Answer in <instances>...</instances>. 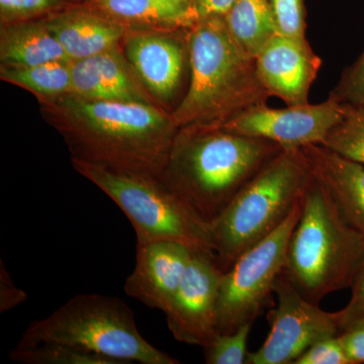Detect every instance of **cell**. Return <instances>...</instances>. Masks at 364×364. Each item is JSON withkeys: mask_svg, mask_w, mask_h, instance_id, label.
Returning <instances> with one entry per match:
<instances>
[{"mask_svg": "<svg viewBox=\"0 0 364 364\" xmlns=\"http://www.w3.org/2000/svg\"><path fill=\"white\" fill-rule=\"evenodd\" d=\"M364 263V238L344 221L314 179L303 198L282 273L314 304L350 289Z\"/></svg>", "mask_w": 364, "mask_h": 364, "instance_id": "4", "label": "cell"}, {"mask_svg": "<svg viewBox=\"0 0 364 364\" xmlns=\"http://www.w3.org/2000/svg\"><path fill=\"white\" fill-rule=\"evenodd\" d=\"M0 75L7 82L26 88L40 97H62L71 93V62H50L23 68L1 66Z\"/></svg>", "mask_w": 364, "mask_h": 364, "instance_id": "21", "label": "cell"}, {"mask_svg": "<svg viewBox=\"0 0 364 364\" xmlns=\"http://www.w3.org/2000/svg\"><path fill=\"white\" fill-rule=\"evenodd\" d=\"M252 324H244L234 332L218 334L205 350V360L208 364H243L249 352L247 343Z\"/></svg>", "mask_w": 364, "mask_h": 364, "instance_id": "24", "label": "cell"}, {"mask_svg": "<svg viewBox=\"0 0 364 364\" xmlns=\"http://www.w3.org/2000/svg\"><path fill=\"white\" fill-rule=\"evenodd\" d=\"M191 1H193V0H191Z\"/></svg>", "mask_w": 364, "mask_h": 364, "instance_id": "33", "label": "cell"}, {"mask_svg": "<svg viewBox=\"0 0 364 364\" xmlns=\"http://www.w3.org/2000/svg\"><path fill=\"white\" fill-rule=\"evenodd\" d=\"M41 343L71 345L119 364L181 363L144 338L133 311L123 299L105 294L73 296L51 315L28 326L18 345Z\"/></svg>", "mask_w": 364, "mask_h": 364, "instance_id": "6", "label": "cell"}, {"mask_svg": "<svg viewBox=\"0 0 364 364\" xmlns=\"http://www.w3.org/2000/svg\"><path fill=\"white\" fill-rule=\"evenodd\" d=\"M312 181L301 148L282 149L237 193L210 224L213 251L223 272L286 221Z\"/></svg>", "mask_w": 364, "mask_h": 364, "instance_id": "5", "label": "cell"}, {"mask_svg": "<svg viewBox=\"0 0 364 364\" xmlns=\"http://www.w3.org/2000/svg\"><path fill=\"white\" fill-rule=\"evenodd\" d=\"M224 20L234 40L254 58L279 33L270 0H236Z\"/></svg>", "mask_w": 364, "mask_h": 364, "instance_id": "20", "label": "cell"}, {"mask_svg": "<svg viewBox=\"0 0 364 364\" xmlns=\"http://www.w3.org/2000/svg\"><path fill=\"white\" fill-rule=\"evenodd\" d=\"M294 364H352L344 350L343 345L336 336L328 337L306 349Z\"/></svg>", "mask_w": 364, "mask_h": 364, "instance_id": "26", "label": "cell"}, {"mask_svg": "<svg viewBox=\"0 0 364 364\" xmlns=\"http://www.w3.org/2000/svg\"><path fill=\"white\" fill-rule=\"evenodd\" d=\"M71 73L74 97L149 104L117 49L71 62Z\"/></svg>", "mask_w": 364, "mask_h": 364, "instance_id": "16", "label": "cell"}, {"mask_svg": "<svg viewBox=\"0 0 364 364\" xmlns=\"http://www.w3.org/2000/svg\"><path fill=\"white\" fill-rule=\"evenodd\" d=\"M301 207L303 200L272 234L242 254L229 270L223 272L218 301L219 334L234 332L247 323L253 324L259 315L284 270L287 245Z\"/></svg>", "mask_w": 364, "mask_h": 364, "instance_id": "8", "label": "cell"}, {"mask_svg": "<svg viewBox=\"0 0 364 364\" xmlns=\"http://www.w3.org/2000/svg\"><path fill=\"white\" fill-rule=\"evenodd\" d=\"M330 97L344 105H364V53L344 74Z\"/></svg>", "mask_w": 364, "mask_h": 364, "instance_id": "28", "label": "cell"}, {"mask_svg": "<svg viewBox=\"0 0 364 364\" xmlns=\"http://www.w3.org/2000/svg\"><path fill=\"white\" fill-rule=\"evenodd\" d=\"M314 179L325 189L344 221L364 238V164L321 144L301 148Z\"/></svg>", "mask_w": 364, "mask_h": 364, "instance_id": "14", "label": "cell"}, {"mask_svg": "<svg viewBox=\"0 0 364 364\" xmlns=\"http://www.w3.org/2000/svg\"><path fill=\"white\" fill-rule=\"evenodd\" d=\"M61 4L62 0H0V14L4 23H18L53 11Z\"/></svg>", "mask_w": 364, "mask_h": 364, "instance_id": "27", "label": "cell"}, {"mask_svg": "<svg viewBox=\"0 0 364 364\" xmlns=\"http://www.w3.org/2000/svg\"><path fill=\"white\" fill-rule=\"evenodd\" d=\"M191 255V249L177 242L136 243V264L124 282V293L149 308L166 312Z\"/></svg>", "mask_w": 364, "mask_h": 364, "instance_id": "13", "label": "cell"}, {"mask_svg": "<svg viewBox=\"0 0 364 364\" xmlns=\"http://www.w3.org/2000/svg\"><path fill=\"white\" fill-rule=\"evenodd\" d=\"M222 274L214 252L193 251L181 286L164 313L169 331L177 341L205 348L219 334Z\"/></svg>", "mask_w": 364, "mask_h": 364, "instance_id": "11", "label": "cell"}, {"mask_svg": "<svg viewBox=\"0 0 364 364\" xmlns=\"http://www.w3.org/2000/svg\"><path fill=\"white\" fill-rule=\"evenodd\" d=\"M191 83L172 121L176 128L218 127L251 107L265 105L268 95L256 61L238 45L224 18L196 21L189 28Z\"/></svg>", "mask_w": 364, "mask_h": 364, "instance_id": "3", "label": "cell"}, {"mask_svg": "<svg viewBox=\"0 0 364 364\" xmlns=\"http://www.w3.org/2000/svg\"><path fill=\"white\" fill-rule=\"evenodd\" d=\"M282 149L265 139L189 127L176 136L158 178L210 225Z\"/></svg>", "mask_w": 364, "mask_h": 364, "instance_id": "1", "label": "cell"}, {"mask_svg": "<svg viewBox=\"0 0 364 364\" xmlns=\"http://www.w3.org/2000/svg\"><path fill=\"white\" fill-rule=\"evenodd\" d=\"M322 145L364 164V105H346L343 119L328 134Z\"/></svg>", "mask_w": 364, "mask_h": 364, "instance_id": "23", "label": "cell"}, {"mask_svg": "<svg viewBox=\"0 0 364 364\" xmlns=\"http://www.w3.org/2000/svg\"><path fill=\"white\" fill-rule=\"evenodd\" d=\"M9 359L23 364H119L114 359L63 343L16 346Z\"/></svg>", "mask_w": 364, "mask_h": 364, "instance_id": "22", "label": "cell"}, {"mask_svg": "<svg viewBox=\"0 0 364 364\" xmlns=\"http://www.w3.org/2000/svg\"><path fill=\"white\" fill-rule=\"evenodd\" d=\"M69 140L77 159L112 171L159 177L176 141L171 117L146 102L90 100L65 95Z\"/></svg>", "mask_w": 364, "mask_h": 364, "instance_id": "2", "label": "cell"}, {"mask_svg": "<svg viewBox=\"0 0 364 364\" xmlns=\"http://www.w3.org/2000/svg\"><path fill=\"white\" fill-rule=\"evenodd\" d=\"M270 311V331L259 349L249 352L246 364H294L316 342L340 334V312H327L303 296L286 275L277 277Z\"/></svg>", "mask_w": 364, "mask_h": 364, "instance_id": "9", "label": "cell"}, {"mask_svg": "<svg viewBox=\"0 0 364 364\" xmlns=\"http://www.w3.org/2000/svg\"><path fill=\"white\" fill-rule=\"evenodd\" d=\"M346 105L329 97L322 104L270 109L267 104L251 107L214 128L237 135L265 139L284 149L311 144L322 145L328 134L343 119Z\"/></svg>", "mask_w": 364, "mask_h": 364, "instance_id": "10", "label": "cell"}, {"mask_svg": "<svg viewBox=\"0 0 364 364\" xmlns=\"http://www.w3.org/2000/svg\"><path fill=\"white\" fill-rule=\"evenodd\" d=\"M26 294L14 286L13 280L9 277L4 263H1L0 272V312H7L14 306L21 305L26 301Z\"/></svg>", "mask_w": 364, "mask_h": 364, "instance_id": "31", "label": "cell"}, {"mask_svg": "<svg viewBox=\"0 0 364 364\" xmlns=\"http://www.w3.org/2000/svg\"><path fill=\"white\" fill-rule=\"evenodd\" d=\"M127 57L148 90L162 100L173 97L181 85L184 54L181 45L158 33H134L126 44Z\"/></svg>", "mask_w": 364, "mask_h": 364, "instance_id": "15", "label": "cell"}, {"mask_svg": "<svg viewBox=\"0 0 364 364\" xmlns=\"http://www.w3.org/2000/svg\"><path fill=\"white\" fill-rule=\"evenodd\" d=\"M74 167L116 203L136 232V243L173 241L193 251H213L203 222L158 177L112 171L74 158Z\"/></svg>", "mask_w": 364, "mask_h": 364, "instance_id": "7", "label": "cell"}, {"mask_svg": "<svg viewBox=\"0 0 364 364\" xmlns=\"http://www.w3.org/2000/svg\"><path fill=\"white\" fill-rule=\"evenodd\" d=\"M236 0H193V13L196 23L210 18H224Z\"/></svg>", "mask_w": 364, "mask_h": 364, "instance_id": "32", "label": "cell"}, {"mask_svg": "<svg viewBox=\"0 0 364 364\" xmlns=\"http://www.w3.org/2000/svg\"><path fill=\"white\" fill-rule=\"evenodd\" d=\"M339 338L351 363H364V322L343 330L340 333Z\"/></svg>", "mask_w": 364, "mask_h": 364, "instance_id": "30", "label": "cell"}, {"mask_svg": "<svg viewBox=\"0 0 364 364\" xmlns=\"http://www.w3.org/2000/svg\"><path fill=\"white\" fill-rule=\"evenodd\" d=\"M114 20L166 26L191 28L196 20L191 0H90Z\"/></svg>", "mask_w": 364, "mask_h": 364, "instance_id": "19", "label": "cell"}, {"mask_svg": "<svg viewBox=\"0 0 364 364\" xmlns=\"http://www.w3.org/2000/svg\"><path fill=\"white\" fill-rule=\"evenodd\" d=\"M348 304L340 312V333L350 326L364 322V263L350 287Z\"/></svg>", "mask_w": 364, "mask_h": 364, "instance_id": "29", "label": "cell"}, {"mask_svg": "<svg viewBox=\"0 0 364 364\" xmlns=\"http://www.w3.org/2000/svg\"><path fill=\"white\" fill-rule=\"evenodd\" d=\"M1 66L23 68L68 61L65 51L45 21H18L2 28Z\"/></svg>", "mask_w": 364, "mask_h": 364, "instance_id": "18", "label": "cell"}, {"mask_svg": "<svg viewBox=\"0 0 364 364\" xmlns=\"http://www.w3.org/2000/svg\"><path fill=\"white\" fill-rule=\"evenodd\" d=\"M71 62L117 49L123 38L119 21L86 9H70L46 21Z\"/></svg>", "mask_w": 364, "mask_h": 364, "instance_id": "17", "label": "cell"}, {"mask_svg": "<svg viewBox=\"0 0 364 364\" xmlns=\"http://www.w3.org/2000/svg\"><path fill=\"white\" fill-rule=\"evenodd\" d=\"M277 32L287 37L306 39L304 0H270Z\"/></svg>", "mask_w": 364, "mask_h": 364, "instance_id": "25", "label": "cell"}, {"mask_svg": "<svg viewBox=\"0 0 364 364\" xmlns=\"http://www.w3.org/2000/svg\"><path fill=\"white\" fill-rule=\"evenodd\" d=\"M255 61L261 83L270 97H279L287 107L309 104V92L322 60L306 39L277 33Z\"/></svg>", "mask_w": 364, "mask_h": 364, "instance_id": "12", "label": "cell"}]
</instances>
